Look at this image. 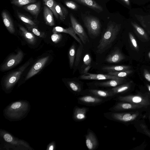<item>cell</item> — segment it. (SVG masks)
<instances>
[{"label": "cell", "instance_id": "43", "mask_svg": "<svg viewBox=\"0 0 150 150\" xmlns=\"http://www.w3.org/2000/svg\"><path fill=\"white\" fill-rule=\"evenodd\" d=\"M53 148H54V147H53V146L51 145V146H50L49 149V150H52L53 149Z\"/></svg>", "mask_w": 150, "mask_h": 150}, {"label": "cell", "instance_id": "46", "mask_svg": "<svg viewBox=\"0 0 150 150\" xmlns=\"http://www.w3.org/2000/svg\"></svg>", "mask_w": 150, "mask_h": 150}, {"label": "cell", "instance_id": "6", "mask_svg": "<svg viewBox=\"0 0 150 150\" xmlns=\"http://www.w3.org/2000/svg\"><path fill=\"white\" fill-rule=\"evenodd\" d=\"M79 104L87 106H95L100 105L108 100L91 95H84L78 98Z\"/></svg>", "mask_w": 150, "mask_h": 150}, {"label": "cell", "instance_id": "9", "mask_svg": "<svg viewBox=\"0 0 150 150\" xmlns=\"http://www.w3.org/2000/svg\"><path fill=\"white\" fill-rule=\"evenodd\" d=\"M23 53L21 50H19L17 54L11 55L1 66L2 71L10 69L19 64L21 61Z\"/></svg>", "mask_w": 150, "mask_h": 150}, {"label": "cell", "instance_id": "12", "mask_svg": "<svg viewBox=\"0 0 150 150\" xmlns=\"http://www.w3.org/2000/svg\"><path fill=\"white\" fill-rule=\"evenodd\" d=\"M144 106L129 102H117L110 107L109 110L112 112L125 110L141 108Z\"/></svg>", "mask_w": 150, "mask_h": 150}, {"label": "cell", "instance_id": "11", "mask_svg": "<svg viewBox=\"0 0 150 150\" xmlns=\"http://www.w3.org/2000/svg\"><path fill=\"white\" fill-rule=\"evenodd\" d=\"M49 58V56L42 58L32 66L27 74L25 78L27 80L37 74L43 68Z\"/></svg>", "mask_w": 150, "mask_h": 150}, {"label": "cell", "instance_id": "15", "mask_svg": "<svg viewBox=\"0 0 150 150\" xmlns=\"http://www.w3.org/2000/svg\"><path fill=\"white\" fill-rule=\"evenodd\" d=\"M125 58V57L118 49L115 50L108 55L105 61L109 63H117Z\"/></svg>", "mask_w": 150, "mask_h": 150}, {"label": "cell", "instance_id": "7", "mask_svg": "<svg viewBox=\"0 0 150 150\" xmlns=\"http://www.w3.org/2000/svg\"><path fill=\"white\" fill-rule=\"evenodd\" d=\"M86 95L93 96L108 100L115 96L110 89L107 90L95 89H87L83 91L81 96Z\"/></svg>", "mask_w": 150, "mask_h": 150}, {"label": "cell", "instance_id": "3", "mask_svg": "<svg viewBox=\"0 0 150 150\" xmlns=\"http://www.w3.org/2000/svg\"><path fill=\"white\" fill-rule=\"evenodd\" d=\"M115 100L121 102H129L144 107L150 104V100L148 96L142 95H128L119 96Z\"/></svg>", "mask_w": 150, "mask_h": 150}, {"label": "cell", "instance_id": "36", "mask_svg": "<svg viewBox=\"0 0 150 150\" xmlns=\"http://www.w3.org/2000/svg\"><path fill=\"white\" fill-rule=\"evenodd\" d=\"M129 38L133 47L136 50H138L139 47L137 41L133 34L131 33H129Z\"/></svg>", "mask_w": 150, "mask_h": 150}, {"label": "cell", "instance_id": "22", "mask_svg": "<svg viewBox=\"0 0 150 150\" xmlns=\"http://www.w3.org/2000/svg\"><path fill=\"white\" fill-rule=\"evenodd\" d=\"M40 2L28 4L24 7V8L30 13L37 18L40 12Z\"/></svg>", "mask_w": 150, "mask_h": 150}, {"label": "cell", "instance_id": "21", "mask_svg": "<svg viewBox=\"0 0 150 150\" xmlns=\"http://www.w3.org/2000/svg\"><path fill=\"white\" fill-rule=\"evenodd\" d=\"M67 84L71 92L75 95H81L83 91L81 85L79 83L74 81H69L67 82Z\"/></svg>", "mask_w": 150, "mask_h": 150}, {"label": "cell", "instance_id": "31", "mask_svg": "<svg viewBox=\"0 0 150 150\" xmlns=\"http://www.w3.org/2000/svg\"><path fill=\"white\" fill-rule=\"evenodd\" d=\"M28 30L35 35L40 38H45L46 35L44 32L40 31L37 26H34L26 25Z\"/></svg>", "mask_w": 150, "mask_h": 150}, {"label": "cell", "instance_id": "25", "mask_svg": "<svg viewBox=\"0 0 150 150\" xmlns=\"http://www.w3.org/2000/svg\"><path fill=\"white\" fill-rule=\"evenodd\" d=\"M131 67L126 65L106 66L103 67L102 69L104 71L110 72H116L129 70Z\"/></svg>", "mask_w": 150, "mask_h": 150}, {"label": "cell", "instance_id": "40", "mask_svg": "<svg viewBox=\"0 0 150 150\" xmlns=\"http://www.w3.org/2000/svg\"><path fill=\"white\" fill-rule=\"evenodd\" d=\"M4 138L5 140L8 142H11L13 139L11 136L8 134H5L4 136Z\"/></svg>", "mask_w": 150, "mask_h": 150}, {"label": "cell", "instance_id": "41", "mask_svg": "<svg viewBox=\"0 0 150 150\" xmlns=\"http://www.w3.org/2000/svg\"><path fill=\"white\" fill-rule=\"evenodd\" d=\"M91 65H90L86 67L83 71V74H84L87 73L89 70L91 68Z\"/></svg>", "mask_w": 150, "mask_h": 150}, {"label": "cell", "instance_id": "34", "mask_svg": "<svg viewBox=\"0 0 150 150\" xmlns=\"http://www.w3.org/2000/svg\"><path fill=\"white\" fill-rule=\"evenodd\" d=\"M83 47V45H80L77 50L74 62L75 67L78 66L80 61L82 53Z\"/></svg>", "mask_w": 150, "mask_h": 150}, {"label": "cell", "instance_id": "18", "mask_svg": "<svg viewBox=\"0 0 150 150\" xmlns=\"http://www.w3.org/2000/svg\"><path fill=\"white\" fill-rule=\"evenodd\" d=\"M1 15L4 24L8 30L11 33H14L15 32L14 25L9 14L6 11H4Z\"/></svg>", "mask_w": 150, "mask_h": 150}, {"label": "cell", "instance_id": "16", "mask_svg": "<svg viewBox=\"0 0 150 150\" xmlns=\"http://www.w3.org/2000/svg\"><path fill=\"white\" fill-rule=\"evenodd\" d=\"M52 32L53 33H68L74 38L80 45H82L80 40L76 36V33L72 27L64 28L60 26H57L53 28Z\"/></svg>", "mask_w": 150, "mask_h": 150}, {"label": "cell", "instance_id": "30", "mask_svg": "<svg viewBox=\"0 0 150 150\" xmlns=\"http://www.w3.org/2000/svg\"><path fill=\"white\" fill-rule=\"evenodd\" d=\"M132 70H128L119 71L108 72L107 74L124 78L130 74L132 73Z\"/></svg>", "mask_w": 150, "mask_h": 150}, {"label": "cell", "instance_id": "20", "mask_svg": "<svg viewBox=\"0 0 150 150\" xmlns=\"http://www.w3.org/2000/svg\"><path fill=\"white\" fill-rule=\"evenodd\" d=\"M93 10L98 11H102L103 7L94 0H74Z\"/></svg>", "mask_w": 150, "mask_h": 150}, {"label": "cell", "instance_id": "19", "mask_svg": "<svg viewBox=\"0 0 150 150\" xmlns=\"http://www.w3.org/2000/svg\"><path fill=\"white\" fill-rule=\"evenodd\" d=\"M53 14L51 10L45 5L43 7L44 18L46 24L50 26H53L54 25Z\"/></svg>", "mask_w": 150, "mask_h": 150}, {"label": "cell", "instance_id": "26", "mask_svg": "<svg viewBox=\"0 0 150 150\" xmlns=\"http://www.w3.org/2000/svg\"><path fill=\"white\" fill-rule=\"evenodd\" d=\"M130 87V84L127 83L118 86L110 89L115 96L117 94L121 93L126 91Z\"/></svg>", "mask_w": 150, "mask_h": 150}, {"label": "cell", "instance_id": "8", "mask_svg": "<svg viewBox=\"0 0 150 150\" xmlns=\"http://www.w3.org/2000/svg\"><path fill=\"white\" fill-rule=\"evenodd\" d=\"M72 27L74 31L79 37L81 41L85 44L89 42L88 38L82 25L71 14L70 15Z\"/></svg>", "mask_w": 150, "mask_h": 150}, {"label": "cell", "instance_id": "39", "mask_svg": "<svg viewBox=\"0 0 150 150\" xmlns=\"http://www.w3.org/2000/svg\"><path fill=\"white\" fill-rule=\"evenodd\" d=\"M144 75L145 79L150 82V73L146 69L144 71Z\"/></svg>", "mask_w": 150, "mask_h": 150}, {"label": "cell", "instance_id": "45", "mask_svg": "<svg viewBox=\"0 0 150 150\" xmlns=\"http://www.w3.org/2000/svg\"><path fill=\"white\" fill-rule=\"evenodd\" d=\"M148 55L150 59V52L149 53Z\"/></svg>", "mask_w": 150, "mask_h": 150}, {"label": "cell", "instance_id": "44", "mask_svg": "<svg viewBox=\"0 0 150 150\" xmlns=\"http://www.w3.org/2000/svg\"><path fill=\"white\" fill-rule=\"evenodd\" d=\"M147 87L148 88V89L149 91L150 92V85H147Z\"/></svg>", "mask_w": 150, "mask_h": 150}, {"label": "cell", "instance_id": "32", "mask_svg": "<svg viewBox=\"0 0 150 150\" xmlns=\"http://www.w3.org/2000/svg\"><path fill=\"white\" fill-rule=\"evenodd\" d=\"M36 0H11V3L18 7H21L30 3H35Z\"/></svg>", "mask_w": 150, "mask_h": 150}, {"label": "cell", "instance_id": "37", "mask_svg": "<svg viewBox=\"0 0 150 150\" xmlns=\"http://www.w3.org/2000/svg\"><path fill=\"white\" fill-rule=\"evenodd\" d=\"M62 36V35L60 33H53L51 36V39L52 42L57 43L61 40Z\"/></svg>", "mask_w": 150, "mask_h": 150}, {"label": "cell", "instance_id": "24", "mask_svg": "<svg viewBox=\"0 0 150 150\" xmlns=\"http://www.w3.org/2000/svg\"><path fill=\"white\" fill-rule=\"evenodd\" d=\"M55 9L60 19L62 21H64L68 15L67 10L62 5L57 2L55 4Z\"/></svg>", "mask_w": 150, "mask_h": 150}, {"label": "cell", "instance_id": "2", "mask_svg": "<svg viewBox=\"0 0 150 150\" xmlns=\"http://www.w3.org/2000/svg\"><path fill=\"white\" fill-rule=\"evenodd\" d=\"M138 114L130 113H120L110 111L104 113L103 115L106 119L112 121L120 122H127L134 120Z\"/></svg>", "mask_w": 150, "mask_h": 150}, {"label": "cell", "instance_id": "10", "mask_svg": "<svg viewBox=\"0 0 150 150\" xmlns=\"http://www.w3.org/2000/svg\"><path fill=\"white\" fill-rule=\"evenodd\" d=\"M85 137V144L89 150H95L98 148V140L95 134L91 129H88Z\"/></svg>", "mask_w": 150, "mask_h": 150}, {"label": "cell", "instance_id": "27", "mask_svg": "<svg viewBox=\"0 0 150 150\" xmlns=\"http://www.w3.org/2000/svg\"><path fill=\"white\" fill-rule=\"evenodd\" d=\"M18 17L26 25L34 26H37V24L35 21L33 20L27 16L23 14L18 11L17 12Z\"/></svg>", "mask_w": 150, "mask_h": 150}, {"label": "cell", "instance_id": "35", "mask_svg": "<svg viewBox=\"0 0 150 150\" xmlns=\"http://www.w3.org/2000/svg\"><path fill=\"white\" fill-rule=\"evenodd\" d=\"M64 3L66 6L70 9L74 10H77L78 8L77 4L72 1L65 0Z\"/></svg>", "mask_w": 150, "mask_h": 150}, {"label": "cell", "instance_id": "28", "mask_svg": "<svg viewBox=\"0 0 150 150\" xmlns=\"http://www.w3.org/2000/svg\"><path fill=\"white\" fill-rule=\"evenodd\" d=\"M44 4L49 8L55 17L58 19L59 16L55 9L56 2L54 0H42Z\"/></svg>", "mask_w": 150, "mask_h": 150}, {"label": "cell", "instance_id": "29", "mask_svg": "<svg viewBox=\"0 0 150 150\" xmlns=\"http://www.w3.org/2000/svg\"><path fill=\"white\" fill-rule=\"evenodd\" d=\"M131 24L136 32L139 35L144 38H148L147 35L143 28L135 22H131Z\"/></svg>", "mask_w": 150, "mask_h": 150}, {"label": "cell", "instance_id": "42", "mask_svg": "<svg viewBox=\"0 0 150 150\" xmlns=\"http://www.w3.org/2000/svg\"><path fill=\"white\" fill-rule=\"evenodd\" d=\"M127 6H129L130 5V2L129 0H121Z\"/></svg>", "mask_w": 150, "mask_h": 150}, {"label": "cell", "instance_id": "5", "mask_svg": "<svg viewBox=\"0 0 150 150\" xmlns=\"http://www.w3.org/2000/svg\"><path fill=\"white\" fill-rule=\"evenodd\" d=\"M30 61L27 62L18 70L10 74L6 77L5 84L7 88H9L12 86L18 81L23 72L30 65Z\"/></svg>", "mask_w": 150, "mask_h": 150}, {"label": "cell", "instance_id": "38", "mask_svg": "<svg viewBox=\"0 0 150 150\" xmlns=\"http://www.w3.org/2000/svg\"><path fill=\"white\" fill-rule=\"evenodd\" d=\"M91 61V59L90 55L88 54L85 55L83 59V62L84 64L88 66L90 65Z\"/></svg>", "mask_w": 150, "mask_h": 150}, {"label": "cell", "instance_id": "33", "mask_svg": "<svg viewBox=\"0 0 150 150\" xmlns=\"http://www.w3.org/2000/svg\"><path fill=\"white\" fill-rule=\"evenodd\" d=\"M75 54V47L74 44L71 47L69 52V65L71 68L73 67L74 62Z\"/></svg>", "mask_w": 150, "mask_h": 150}, {"label": "cell", "instance_id": "1", "mask_svg": "<svg viewBox=\"0 0 150 150\" xmlns=\"http://www.w3.org/2000/svg\"><path fill=\"white\" fill-rule=\"evenodd\" d=\"M121 25L115 23L109 24L101 37L97 47L96 52L102 54L111 47L120 31Z\"/></svg>", "mask_w": 150, "mask_h": 150}, {"label": "cell", "instance_id": "23", "mask_svg": "<svg viewBox=\"0 0 150 150\" xmlns=\"http://www.w3.org/2000/svg\"><path fill=\"white\" fill-rule=\"evenodd\" d=\"M19 29L21 34L29 43L32 45L35 43L36 39L33 34L21 25L19 26Z\"/></svg>", "mask_w": 150, "mask_h": 150}, {"label": "cell", "instance_id": "4", "mask_svg": "<svg viewBox=\"0 0 150 150\" xmlns=\"http://www.w3.org/2000/svg\"><path fill=\"white\" fill-rule=\"evenodd\" d=\"M84 23L89 34L97 36L100 32L101 25L99 20L91 16L86 17Z\"/></svg>", "mask_w": 150, "mask_h": 150}, {"label": "cell", "instance_id": "17", "mask_svg": "<svg viewBox=\"0 0 150 150\" xmlns=\"http://www.w3.org/2000/svg\"><path fill=\"white\" fill-rule=\"evenodd\" d=\"M124 79H111L107 81L96 82L94 86L96 87H115L122 84Z\"/></svg>", "mask_w": 150, "mask_h": 150}, {"label": "cell", "instance_id": "14", "mask_svg": "<svg viewBox=\"0 0 150 150\" xmlns=\"http://www.w3.org/2000/svg\"><path fill=\"white\" fill-rule=\"evenodd\" d=\"M79 79L83 80H104L113 79H122L124 78L108 74H95L87 73L80 76Z\"/></svg>", "mask_w": 150, "mask_h": 150}, {"label": "cell", "instance_id": "13", "mask_svg": "<svg viewBox=\"0 0 150 150\" xmlns=\"http://www.w3.org/2000/svg\"><path fill=\"white\" fill-rule=\"evenodd\" d=\"M89 108L86 107H80L76 105L74 108L72 118L76 122H79L85 120L87 118V113Z\"/></svg>", "mask_w": 150, "mask_h": 150}]
</instances>
